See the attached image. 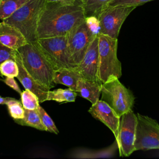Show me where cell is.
Returning <instances> with one entry per match:
<instances>
[{"instance_id": "cell-6", "label": "cell", "mask_w": 159, "mask_h": 159, "mask_svg": "<svg viewBox=\"0 0 159 159\" xmlns=\"http://www.w3.org/2000/svg\"><path fill=\"white\" fill-rule=\"evenodd\" d=\"M101 100L107 102L120 117L132 109L135 101L132 92L124 86L117 77H113L101 84Z\"/></svg>"}, {"instance_id": "cell-3", "label": "cell", "mask_w": 159, "mask_h": 159, "mask_svg": "<svg viewBox=\"0 0 159 159\" xmlns=\"http://www.w3.org/2000/svg\"><path fill=\"white\" fill-rule=\"evenodd\" d=\"M45 2V0H29L2 22L18 29L27 42H34L37 40L38 22Z\"/></svg>"}, {"instance_id": "cell-24", "label": "cell", "mask_w": 159, "mask_h": 159, "mask_svg": "<svg viewBox=\"0 0 159 159\" xmlns=\"http://www.w3.org/2000/svg\"><path fill=\"white\" fill-rule=\"evenodd\" d=\"M37 109L40 117L42 122L46 129V131L54 133L55 134H58L59 133L58 129L56 127L52 118L47 113L45 109L40 105L38 106Z\"/></svg>"}, {"instance_id": "cell-5", "label": "cell", "mask_w": 159, "mask_h": 159, "mask_svg": "<svg viewBox=\"0 0 159 159\" xmlns=\"http://www.w3.org/2000/svg\"><path fill=\"white\" fill-rule=\"evenodd\" d=\"M34 43L55 71L76 68L71 61L68 52L66 35L39 39Z\"/></svg>"}, {"instance_id": "cell-25", "label": "cell", "mask_w": 159, "mask_h": 159, "mask_svg": "<svg viewBox=\"0 0 159 159\" xmlns=\"http://www.w3.org/2000/svg\"><path fill=\"white\" fill-rule=\"evenodd\" d=\"M16 51L17 50L8 48L0 43V65L7 59L15 60ZM0 76H1V73Z\"/></svg>"}, {"instance_id": "cell-10", "label": "cell", "mask_w": 159, "mask_h": 159, "mask_svg": "<svg viewBox=\"0 0 159 159\" xmlns=\"http://www.w3.org/2000/svg\"><path fill=\"white\" fill-rule=\"evenodd\" d=\"M137 121V115L132 109L120 117L118 133L116 137L120 157H129L135 151Z\"/></svg>"}, {"instance_id": "cell-27", "label": "cell", "mask_w": 159, "mask_h": 159, "mask_svg": "<svg viewBox=\"0 0 159 159\" xmlns=\"http://www.w3.org/2000/svg\"><path fill=\"white\" fill-rule=\"evenodd\" d=\"M4 82L6 83V85H7L8 86H9L10 88H11L12 89H13L14 91H16V92H17L18 93H19L20 94V93H22L18 84L17 83L16 81L15 80L14 78H12V77H6Z\"/></svg>"}, {"instance_id": "cell-4", "label": "cell", "mask_w": 159, "mask_h": 159, "mask_svg": "<svg viewBox=\"0 0 159 159\" xmlns=\"http://www.w3.org/2000/svg\"><path fill=\"white\" fill-rule=\"evenodd\" d=\"M98 80L101 84L113 77L122 76V65L117 55V38L99 34Z\"/></svg>"}, {"instance_id": "cell-12", "label": "cell", "mask_w": 159, "mask_h": 159, "mask_svg": "<svg viewBox=\"0 0 159 159\" xmlns=\"http://www.w3.org/2000/svg\"><path fill=\"white\" fill-rule=\"evenodd\" d=\"M88 112L96 119L101 121L113 133L115 138L117 135L120 117L116 111L105 101L98 100L92 104Z\"/></svg>"}, {"instance_id": "cell-29", "label": "cell", "mask_w": 159, "mask_h": 159, "mask_svg": "<svg viewBox=\"0 0 159 159\" xmlns=\"http://www.w3.org/2000/svg\"><path fill=\"white\" fill-rule=\"evenodd\" d=\"M47 2H75L76 0H45Z\"/></svg>"}, {"instance_id": "cell-17", "label": "cell", "mask_w": 159, "mask_h": 159, "mask_svg": "<svg viewBox=\"0 0 159 159\" xmlns=\"http://www.w3.org/2000/svg\"><path fill=\"white\" fill-rule=\"evenodd\" d=\"M15 122L20 125L35 128L39 130L46 131L43 125L37 109L29 110L24 109V116L21 119L14 120Z\"/></svg>"}, {"instance_id": "cell-20", "label": "cell", "mask_w": 159, "mask_h": 159, "mask_svg": "<svg viewBox=\"0 0 159 159\" xmlns=\"http://www.w3.org/2000/svg\"><path fill=\"white\" fill-rule=\"evenodd\" d=\"M29 0H2L0 2V19H6Z\"/></svg>"}, {"instance_id": "cell-14", "label": "cell", "mask_w": 159, "mask_h": 159, "mask_svg": "<svg viewBox=\"0 0 159 159\" xmlns=\"http://www.w3.org/2000/svg\"><path fill=\"white\" fill-rule=\"evenodd\" d=\"M0 43L8 48L17 50L28 42L18 29L2 21L0 22Z\"/></svg>"}, {"instance_id": "cell-2", "label": "cell", "mask_w": 159, "mask_h": 159, "mask_svg": "<svg viewBox=\"0 0 159 159\" xmlns=\"http://www.w3.org/2000/svg\"><path fill=\"white\" fill-rule=\"evenodd\" d=\"M17 50L25 70L36 82L49 89L55 87V70L34 42H28Z\"/></svg>"}, {"instance_id": "cell-7", "label": "cell", "mask_w": 159, "mask_h": 159, "mask_svg": "<svg viewBox=\"0 0 159 159\" xmlns=\"http://www.w3.org/2000/svg\"><path fill=\"white\" fill-rule=\"evenodd\" d=\"M98 35L89 29L86 20L67 34V48L71 61L76 67L83 58L88 47Z\"/></svg>"}, {"instance_id": "cell-26", "label": "cell", "mask_w": 159, "mask_h": 159, "mask_svg": "<svg viewBox=\"0 0 159 159\" xmlns=\"http://www.w3.org/2000/svg\"><path fill=\"white\" fill-rule=\"evenodd\" d=\"M153 0H112L107 6H129L137 7Z\"/></svg>"}, {"instance_id": "cell-8", "label": "cell", "mask_w": 159, "mask_h": 159, "mask_svg": "<svg viewBox=\"0 0 159 159\" xmlns=\"http://www.w3.org/2000/svg\"><path fill=\"white\" fill-rule=\"evenodd\" d=\"M136 7L129 6H107L99 13L97 19L99 24V33L112 38H117L122 25Z\"/></svg>"}, {"instance_id": "cell-23", "label": "cell", "mask_w": 159, "mask_h": 159, "mask_svg": "<svg viewBox=\"0 0 159 159\" xmlns=\"http://www.w3.org/2000/svg\"><path fill=\"white\" fill-rule=\"evenodd\" d=\"M6 105L9 114L14 120L21 119L24 117V108L19 100L12 98V99L7 102Z\"/></svg>"}, {"instance_id": "cell-30", "label": "cell", "mask_w": 159, "mask_h": 159, "mask_svg": "<svg viewBox=\"0 0 159 159\" xmlns=\"http://www.w3.org/2000/svg\"><path fill=\"white\" fill-rule=\"evenodd\" d=\"M1 1H2V0H0V2H1Z\"/></svg>"}, {"instance_id": "cell-19", "label": "cell", "mask_w": 159, "mask_h": 159, "mask_svg": "<svg viewBox=\"0 0 159 159\" xmlns=\"http://www.w3.org/2000/svg\"><path fill=\"white\" fill-rule=\"evenodd\" d=\"M77 96V93L70 88H58L48 91L47 101H55L59 103L74 102Z\"/></svg>"}, {"instance_id": "cell-11", "label": "cell", "mask_w": 159, "mask_h": 159, "mask_svg": "<svg viewBox=\"0 0 159 159\" xmlns=\"http://www.w3.org/2000/svg\"><path fill=\"white\" fill-rule=\"evenodd\" d=\"M98 66V36L97 35L91 43L83 58L75 68V70L83 78L99 83Z\"/></svg>"}, {"instance_id": "cell-18", "label": "cell", "mask_w": 159, "mask_h": 159, "mask_svg": "<svg viewBox=\"0 0 159 159\" xmlns=\"http://www.w3.org/2000/svg\"><path fill=\"white\" fill-rule=\"evenodd\" d=\"M112 0H80L86 17H98L101 11Z\"/></svg>"}, {"instance_id": "cell-13", "label": "cell", "mask_w": 159, "mask_h": 159, "mask_svg": "<svg viewBox=\"0 0 159 159\" xmlns=\"http://www.w3.org/2000/svg\"><path fill=\"white\" fill-rule=\"evenodd\" d=\"M15 60L16 61L19 68V73L16 78L22 84L24 88L25 89H28L34 93L38 97L40 103L46 101L47 93L50 89L39 84L29 74L23 65L20 54L17 50L16 52Z\"/></svg>"}, {"instance_id": "cell-16", "label": "cell", "mask_w": 159, "mask_h": 159, "mask_svg": "<svg viewBox=\"0 0 159 159\" xmlns=\"http://www.w3.org/2000/svg\"><path fill=\"white\" fill-rule=\"evenodd\" d=\"M81 76L75 68H61L55 70L53 82L55 84H60L76 92L77 84Z\"/></svg>"}, {"instance_id": "cell-1", "label": "cell", "mask_w": 159, "mask_h": 159, "mask_svg": "<svg viewBox=\"0 0 159 159\" xmlns=\"http://www.w3.org/2000/svg\"><path fill=\"white\" fill-rule=\"evenodd\" d=\"M86 19L80 0L75 2H47L38 22L37 39L66 35Z\"/></svg>"}, {"instance_id": "cell-9", "label": "cell", "mask_w": 159, "mask_h": 159, "mask_svg": "<svg viewBox=\"0 0 159 159\" xmlns=\"http://www.w3.org/2000/svg\"><path fill=\"white\" fill-rule=\"evenodd\" d=\"M134 147L135 150L159 149V124L147 116L137 114Z\"/></svg>"}, {"instance_id": "cell-22", "label": "cell", "mask_w": 159, "mask_h": 159, "mask_svg": "<svg viewBox=\"0 0 159 159\" xmlns=\"http://www.w3.org/2000/svg\"><path fill=\"white\" fill-rule=\"evenodd\" d=\"M1 76L15 78L19 73V68L16 61L14 59H7L0 65Z\"/></svg>"}, {"instance_id": "cell-28", "label": "cell", "mask_w": 159, "mask_h": 159, "mask_svg": "<svg viewBox=\"0 0 159 159\" xmlns=\"http://www.w3.org/2000/svg\"><path fill=\"white\" fill-rule=\"evenodd\" d=\"M11 99H12V98H10V97L0 96V104H6L7 102Z\"/></svg>"}, {"instance_id": "cell-15", "label": "cell", "mask_w": 159, "mask_h": 159, "mask_svg": "<svg viewBox=\"0 0 159 159\" xmlns=\"http://www.w3.org/2000/svg\"><path fill=\"white\" fill-rule=\"evenodd\" d=\"M101 84L98 82L80 78L77 84L76 93L78 96L88 100L92 104L96 103L101 94Z\"/></svg>"}, {"instance_id": "cell-21", "label": "cell", "mask_w": 159, "mask_h": 159, "mask_svg": "<svg viewBox=\"0 0 159 159\" xmlns=\"http://www.w3.org/2000/svg\"><path fill=\"white\" fill-rule=\"evenodd\" d=\"M21 102L22 106L25 109L33 110L37 109L40 105L38 97L32 91L25 89L20 93Z\"/></svg>"}]
</instances>
